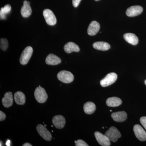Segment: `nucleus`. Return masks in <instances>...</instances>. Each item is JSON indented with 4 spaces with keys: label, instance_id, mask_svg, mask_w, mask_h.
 Wrapping results in <instances>:
<instances>
[{
    "label": "nucleus",
    "instance_id": "3",
    "mask_svg": "<svg viewBox=\"0 0 146 146\" xmlns=\"http://www.w3.org/2000/svg\"><path fill=\"white\" fill-rule=\"evenodd\" d=\"M105 135H106L110 141L113 142H116L118 139L121 136V133L117 128L115 127H111L107 131Z\"/></svg>",
    "mask_w": 146,
    "mask_h": 146
},
{
    "label": "nucleus",
    "instance_id": "6",
    "mask_svg": "<svg viewBox=\"0 0 146 146\" xmlns=\"http://www.w3.org/2000/svg\"><path fill=\"white\" fill-rule=\"evenodd\" d=\"M36 130L39 135L46 141H49L52 139L51 133L45 126L42 124L38 125L36 126Z\"/></svg>",
    "mask_w": 146,
    "mask_h": 146
},
{
    "label": "nucleus",
    "instance_id": "7",
    "mask_svg": "<svg viewBox=\"0 0 146 146\" xmlns=\"http://www.w3.org/2000/svg\"><path fill=\"white\" fill-rule=\"evenodd\" d=\"M43 16L46 21V23L49 25L53 26L56 23V18L54 13L51 10L46 9L43 11Z\"/></svg>",
    "mask_w": 146,
    "mask_h": 146
},
{
    "label": "nucleus",
    "instance_id": "31",
    "mask_svg": "<svg viewBox=\"0 0 146 146\" xmlns=\"http://www.w3.org/2000/svg\"><path fill=\"white\" fill-rule=\"evenodd\" d=\"M95 1H100V0H95Z\"/></svg>",
    "mask_w": 146,
    "mask_h": 146
},
{
    "label": "nucleus",
    "instance_id": "16",
    "mask_svg": "<svg viewBox=\"0 0 146 146\" xmlns=\"http://www.w3.org/2000/svg\"><path fill=\"white\" fill-rule=\"evenodd\" d=\"M61 62V60L60 58L52 54H49L46 59V63L48 65H57Z\"/></svg>",
    "mask_w": 146,
    "mask_h": 146
},
{
    "label": "nucleus",
    "instance_id": "20",
    "mask_svg": "<svg viewBox=\"0 0 146 146\" xmlns=\"http://www.w3.org/2000/svg\"><path fill=\"white\" fill-rule=\"evenodd\" d=\"M14 100L18 105H23L26 101V97L23 93L21 91H18L14 94Z\"/></svg>",
    "mask_w": 146,
    "mask_h": 146
},
{
    "label": "nucleus",
    "instance_id": "19",
    "mask_svg": "<svg viewBox=\"0 0 146 146\" xmlns=\"http://www.w3.org/2000/svg\"><path fill=\"white\" fill-rule=\"evenodd\" d=\"M83 109L84 112L86 114L91 115L96 111V106L94 103L91 102H88L84 104Z\"/></svg>",
    "mask_w": 146,
    "mask_h": 146
},
{
    "label": "nucleus",
    "instance_id": "2",
    "mask_svg": "<svg viewBox=\"0 0 146 146\" xmlns=\"http://www.w3.org/2000/svg\"><path fill=\"white\" fill-rule=\"evenodd\" d=\"M57 76L58 80L64 83H71L74 80V75L69 71H60L58 74Z\"/></svg>",
    "mask_w": 146,
    "mask_h": 146
},
{
    "label": "nucleus",
    "instance_id": "11",
    "mask_svg": "<svg viewBox=\"0 0 146 146\" xmlns=\"http://www.w3.org/2000/svg\"><path fill=\"white\" fill-rule=\"evenodd\" d=\"M65 119L61 115H56L52 119V123L56 128L59 129L63 128L65 124Z\"/></svg>",
    "mask_w": 146,
    "mask_h": 146
},
{
    "label": "nucleus",
    "instance_id": "26",
    "mask_svg": "<svg viewBox=\"0 0 146 146\" xmlns=\"http://www.w3.org/2000/svg\"><path fill=\"white\" fill-rule=\"evenodd\" d=\"M140 122L142 125L146 130V117H143L140 119Z\"/></svg>",
    "mask_w": 146,
    "mask_h": 146
},
{
    "label": "nucleus",
    "instance_id": "18",
    "mask_svg": "<svg viewBox=\"0 0 146 146\" xmlns=\"http://www.w3.org/2000/svg\"><path fill=\"white\" fill-rule=\"evenodd\" d=\"M124 39L129 44L133 45L138 44V39L135 34L131 33H125L123 35Z\"/></svg>",
    "mask_w": 146,
    "mask_h": 146
},
{
    "label": "nucleus",
    "instance_id": "5",
    "mask_svg": "<svg viewBox=\"0 0 146 146\" xmlns=\"http://www.w3.org/2000/svg\"><path fill=\"white\" fill-rule=\"evenodd\" d=\"M117 78L116 73L112 72L108 74L104 78L100 81L101 85L102 87H107L115 83Z\"/></svg>",
    "mask_w": 146,
    "mask_h": 146
},
{
    "label": "nucleus",
    "instance_id": "15",
    "mask_svg": "<svg viewBox=\"0 0 146 146\" xmlns=\"http://www.w3.org/2000/svg\"><path fill=\"white\" fill-rule=\"evenodd\" d=\"M111 117L113 119L118 122L124 121L127 118V114L125 111H120L112 113Z\"/></svg>",
    "mask_w": 146,
    "mask_h": 146
},
{
    "label": "nucleus",
    "instance_id": "10",
    "mask_svg": "<svg viewBox=\"0 0 146 146\" xmlns=\"http://www.w3.org/2000/svg\"><path fill=\"white\" fill-rule=\"evenodd\" d=\"M143 11L142 7L139 5L133 6L127 9L126 14L129 17H134L141 14Z\"/></svg>",
    "mask_w": 146,
    "mask_h": 146
},
{
    "label": "nucleus",
    "instance_id": "14",
    "mask_svg": "<svg viewBox=\"0 0 146 146\" xmlns=\"http://www.w3.org/2000/svg\"><path fill=\"white\" fill-rule=\"evenodd\" d=\"M30 3L27 1H25L21 9V14L24 18H28L30 16L32 13V9L31 7Z\"/></svg>",
    "mask_w": 146,
    "mask_h": 146
},
{
    "label": "nucleus",
    "instance_id": "22",
    "mask_svg": "<svg viewBox=\"0 0 146 146\" xmlns=\"http://www.w3.org/2000/svg\"><path fill=\"white\" fill-rule=\"evenodd\" d=\"M93 46L96 49L102 51L107 50L110 48V45L108 43L104 42H95L93 44Z\"/></svg>",
    "mask_w": 146,
    "mask_h": 146
},
{
    "label": "nucleus",
    "instance_id": "30",
    "mask_svg": "<svg viewBox=\"0 0 146 146\" xmlns=\"http://www.w3.org/2000/svg\"><path fill=\"white\" fill-rule=\"evenodd\" d=\"M145 84L146 85V80H145Z\"/></svg>",
    "mask_w": 146,
    "mask_h": 146
},
{
    "label": "nucleus",
    "instance_id": "17",
    "mask_svg": "<svg viewBox=\"0 0 146 146\" xmlns=\"http://www.w3.org/2000/svg\"><path fill=\"white\" fill-rule=\"evenodd\" d=\"M64 50L67 53H71L73 52H78L80 50L78 46L72 42L67 43L64 46Z\"/></svg>",
    "mask_w": 146,
    "mask_h": 146
},
{
    "label": "nucleus",
    "instance_id": "23",
    "mask_svg": "<svg viewBox=\"0 0 146 146\" xmlns=\"http://www.w3.org/2000/svg\"><path fill=\"white\" fill-rule=\"evenodd\" d=\"M11 6L10 5L7 4L3 7H2L0 10V16L1 20H5L6 19V15L10 12Z\"/></svg>",
    "mask_w": 146,
    "mask_h": 146
},
{
    "label": "nucleus",
    "instance_id": "27",
    "mask_svg": "<svg viewBox=\"0 0 146 146\" xmlns=\"http://www.w3.org/2000/svg\"><path fill=\"white\" fill-rule=\"evenodd\" d=\"M81 0H72V4L74 7H77L79 5Z\"/></svg>",
    "mask_w": 146,
    "mask_h": 146
},
{
    "label": "nucleus",
    "instance_id": "9",
    "mask_svg": "<svg viewBox=\"0 0 146 146\" xmlns=\"http://www.w3.org/2000/svg\"><path fill=\"white\" fill-rule=\"evenodd\" d=\"M95 136L98 143L101 145L110 146V140L105 134L104 135L99 131H96L95 133Z\"/></svg>",
    "mask_w": 146,
    "mask_h": 146
},
{
    "label": "nucleus",
    "instance_id": "24",
    "mask_svg": "<svg viewBox=\"0 0 146 146\" xmlns=\"http://www.w3.org/2000/svg\"><path fill=\"white\" fill-rule=\"evenodd\" d=\"M8 47V42L7 39L1 38L0 41V47L1 49L5 51L7 49Z\"/></svg>",
    "mask_w": 146,
    "mask_h": 146
},
{
    "label": "nucleus",
    "instance_id": "25",
    "mask_svg": "<svg viewBox=\"0 0 146 146\" xmlns=\"http://www.w3.org/2000/svg\"><path fill=\"white\" fill-rule=\"evenodd\" d=\"M76 146H88V145L85 141L82 140H78L75 141Z\"/></svg>",
    "mask_w": 146,
    "mask_h": 146
},
{
    "label": "nucleus",
    "instance_id": "8",
    "mask_svg": "<svg viewBox=\"0 0 146 146\" xmlns=\"http://www.w3.org/2000/svg\"><path fill=\"white\" fill-rule=\"evenodd\" d=\"M133 130L136 138L139 141H145L146 140V132L141 125L137 124L134 126Z\"/></svg>",
    "mask_w": 146,
    "mask_h": 146
},
{
    "label": "nucleus",
    "instance_id": "1",
    "mask_svg": "<svg viewBox=\"0 0 146 146\" xmlns=\"http://www.w3.org/2000/svg\"><path fill=\"white\" fill-rule=\"evenodd\" d=\"M34 96L36 101L39 103H44L46 101L48 98L46 90L39 86L36 88L34 92Z\"/></svg>",
    "mask_w": 146,
    "mask_h": 146
},
{
    "label": "nucleus",
    "instance_id": "21",
    "mask_svg": "<svg viewBox=\"0 0 146 146\" xmlns=\"http://www.w3.org/2000/svg\"><path fill=\"white\" fill-rule=\"evenodd\" d=\"M122 102L119 98L117 97H112L108 98L106 102V104L109 107H117L121 104Z\"/></svg>",
    "mask_w": 146,
    "mask_h": 146
},
{
    "label": "nucleus",
    "instance_id": "4",
    "mask_svg": "<svg viewBox=\"0 0 146 146\" xmlns=\"http://www.w3.org/2000/svg\"><path fill=\"white\" fill-rule=\"evenodd\" d=\"M33 52V48L31 46L27 47L21 54L20 62L22 65H25L28 63Z\"/></svg>",
    "mask_w": 146,
    "mask_h": 146
},
{
    "label": "nucleus",
    "instance_id": "28",
    "mask_svg": "<svg viewBox=\"0 0 146 146\" xmlns=\"http://www.w3.org/2000/svg\"><path fill=\"white\" fill-rule=\"evenodd\" d=\"M6 118V115L2 111H0V121H4Z\"/></svg>",
    "mask_w": 146,
    "mask_h": 146
},
{
    "label": "nucleus",
    "instance_id": "12",
    "mask_svg": "<svg viewBox=\"0 0 146 146\" xmlns=\"http://www.w3.org/2000/svg\"><path fill=\"white\" fill-rule=\"evenodd\" d=\"M100 29V24L97 21H92L88 27L87 33L90 36H94L98 32Z\"/></svg>",
    "mask_w": 146,
    "mask_h": 146
},
{
    "label": "nucleus",
    "instance_id": "29",
    "mask_svg": "<svg viewBox=\"0 0 146 146\" xmlns=\"http://www.w3.org/2000/svg\"><path fill=\"white\" fill-rule=\"evenodd\" d=\"M31 144L29 143H25L23 145V146H32Z\"/></svg>",
    "mask_w": 146,
    "mask_h": 146
},
{
    "label": "nucleus",
    "instance_id": "13",
    "mask_svg": "<svg viewBox=\"0 0 146 146\" xmlns=\"http://www.w3.org/2000/svg\"><path fill=\"white\" fill-rule=\"evenodd\" d=\"M13 96L11 92H7L5 94L4 97L3 98L2 102L3 106L5 108L11 106L13 104Z\"/></svg>",
    "mask_w": 146,
    "mask_h": 146
}]
</instances>
